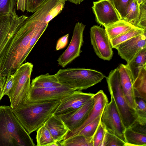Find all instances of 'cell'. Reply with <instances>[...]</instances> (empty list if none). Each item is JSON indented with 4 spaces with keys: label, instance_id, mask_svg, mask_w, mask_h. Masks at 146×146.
Returning <instances> with one entry per match:
<instances>
[{
    "label": "cell",
    "instance_id": "cell-9",
    "mask_svg": "<svg viewBox=\"0 0 146 146\" xmlns=\"http://www.w3.org/2000/svg\"><path fill=\"white\" fill-rule=\"evenodd\" d=\"M101 122L104 124L107 131L125 142L124 132L126 128L112 97L110 102L107 104L103 110Z\"/></svg>",
    "mask_w": 146,
    "mask_h": 146
},
{
    "label": "cell",
    "instance_id": "cell-13",
    "mask_svg": "<svg viewBox=\"0 0 146 146\" xmlns=\"http://www.w3.org/2000/svg\"><path fill=\"white\" fill-rule=\"evenodd\" d=\"M92 9L97 22L105 28L121 20L111 0L93 2Z\"/></svg>",
    "mask_w": 146,
    "mask_h": 146
},
{
    "label": "cell",
    "instance_id": "cell-2",
    "mask_svg": "<svg viewBox=\"0 0 146 146\" xmlns=\"http://www.w3.org/2000/svg\"><path fill=\"white\" fill-rule=\"evenodd\" d=\"M60 101V100H53L26 102L13 109V112L30 134L44 125L54 114Z\"/></svg>",
    "mask_w": 146,
    "mask_h": 146
},
{
    "label": "cell",
    "instance_id": "cell-34",
    "mask_svg": "<svg viewBox=\"0 0 146 146\" xmlns=\"http://www.w3.org/2000/svg\"><path fill=\"white\" fill-rule=\"evenodd\" d=\"M129 128L136 132L146 134V118L138 117Z\"/></svg>",
    "mask_w": 146,
    "mask_h": 146
},
{
    "label": "cell",
    "instance_id": "cell-25",
    "mask_svg": "<svg viewBox=\"0 0 146 146\" xmlns=\"http://www.w3.org/2000/svg\"><path fill=\"white\" fill-rule=\"evenodd\" d=\"M139 5L137 0H130L123 19L136 27L140 13Z\"/></svg>",
    "mask_w": 146,
    "mask_h": 146
},
{
    "label": "cell",
    "instance_id": "cell-22",
    "mask_svg": "<svg viewBox=\"0 0 146 146\" xmlns=\"http://www.w3.org/2000/svg\"><path fill=\"white\" fill-rule=\"evenodd\" d=\"M136 27L123 20H120L105 28L110 40Z\"/></svg>",
    "mask_w": 146,
    "mask_h": 146
},
{
    "label": "cell",
    "instance_id": "cell-38",
    "mask_svg": "<svg viewBox=\"0 0 146 146\" xmlns=\"http://www.w3.org/2000/svg\"><path fill=\"white\" fill-rule=\"evenodd\" d=\"M69 34H67L59 38L58 40L56 46V50H58L64 48L68 42Z\"/></svg>",
    "mask_w": 146,
    "mask_h": 146
},
{
    "label": "cell",
    "instance_id": "cell-19",
    "mask_svg": "<svg viewBox=\"0 0 146 146\" xmlns=\"http://www.w3.org/2000/svg\"><path fill=\"white\" fill-rule=\"evenodd\" d=\"M63 85L59 81L55 74L48 73L40 75L32 79L31 87L34 88H44L59 87Z\"/></svg>",
    "mask_w": 146,
    "mask_h": 146
},
{
    "label": "cell",
    "instance_id": "cell-41",
    "mask_svg": "<svg viewBox=\"0 0 146 146\" xmlns=\"http://www.w3.org/2000/svg\"><path fill=\"white\" fill-rule=\"evenodd\" d=\"M71 3L76 5H79L85 0H67Z\"/></svg>",
    "mask_w": 146,
    "mask_h": 146
},
{
    "label": "cell",
    "instance_id": "cell-23",
    "mask_svg": "<svg viewBox=\"0 0 146 146\" xmlns=\"http://www.w3.org/2000/svg\"><path fill=\"white\" fill-rule=\"evenodd\" d=\"M133 86L135 93L146 101V65L140 69L134 80Z\"/></svg>",
    "mask_w": 146,
    "mask_h": 146
},
{
    "label": "cell",
    "instance_id": "cell-1",
    "mask_svg": "<svg viewBox=\"0 0 146 146\" xmlns=\"http://www.w3.org/2000/svg\"><path fill=\"white\" fill-rule=\"evenodd\" d=\"M53 18L51 10L41 5L25 20L12 40L9 60L12 74L23 63L30 52L29 44L35 31L42 25L48 23Z\"/></svg>",
    "mask_w": 146,
    "mask_h": 146
},
{
    "label": "cell",
    "instance_id": "cell-15",
    "mask_svg": "<svg viewBox=\"0 0 146 146\" xmlns=\"http://www.w3.org/2000/svg\"><path fill=\"white\" fill-rule=\"evenodd\" d=\"M94 104L92 97L87 103L74 111L60 116L69 131H74L82 125L88 118Z\"/></svg>",
    "mask_w": 146,
    "mask_h": 146
},
{
    "label": "cell",
    "instance_id": "cell-6",
    "mask_svg": "<svg viewBox=\"0 0 146 146\" xmlns=\"http://www.w3.org/2000/svg\"><path fill=\"white\" fill-rule=\"evenodd\" d=\"M105 77L111 96L114 101L123 124L126 128H129L138 116L136 110L129 105L124 96L117 68L111 70Z\"/></svg>",
    "mask_w": 146,
    "mask_h": 146
},
{
    "label": "cell",
    "instance_id": "cell-39",
    "mask_svg": "<svg viewBox=\"0 0 146 146\" xmlns=\"http://www.w3.org/2000/svg\"><path fill=\"white\" fill-rule=\"evenodd\" d=\"M27 0H17V10H20L24 12L26 10Z\"/></svg>",
    "mask_w": 146,
    "mask_h": 146
},
{
    "label": "cell",
    "instance_id": "cell-27",
    "mask_svg": "<svg viewBox=\"0 0 146 146\" xmlns=\"http://www.w3.org/2000/svg\"><path fill=\"white\" fill-rule=\"evenodd\" d=\"M143 29L135 27L110 40L112 48H115L121 43L146 32Z\"/></svg>",
    "mask_w": 146,
    "mask_h": 146
},
{
    "label": "cell",
    "instance_id": "cell-31",
    "mask_svg": "<svg viewBox=\"0 0 146 146\" xmlns=\"http://www.w3.org/2000/svg\"><path fill=\"white\" fill-rule=\"evenodd\" d=\"M121 20H123L130 0H111Z\"/></svg>",
    "mask_w": 146,
    "mask_h": 146
},
{
    "label": "cell",
    "instance_id": "cell-11",
    "mask_svg": "<svg viewBox=\"0 0 146 146\" xmlns=\"http://www.w3.org/2000/svg\"><path fill=\"white\" fill-rule=\"evenodd\" d=\"M74 91L63 85L59 87L44 88H34L31 87L25 102L60 100Z\"/></svg>",
    "mask_w": 146,
    "mask_h": 146
},
{
    "label": "cell",
    "instance_id": "cell-40",
    "mask_svg": "<svg viewBox=\"0 0 146 146\" xmlns=\"http://www.w3.org/2000/svg\"><path fill=\"white\" fill-rule=\"evenodd\" d=\"M6 77L2 76L0 78V101L3 88L6 80Z\"/></svg>",
    "mask_w": 146,
    "mask_h": 146
},
{
    "label": "cell",
    "instance_id": "cell-18",
    "mask_svg": "<svg viewBox=\"0 0 146 146\" xmlns=\"http://www.w3.org/2000/svg\"><path fill=\"white\" fill-rule=\"evenodd\" d=\"M53 139L56 142L63 140L69 130L59 116L53 114L45 123Z\"/></svg>",
    "mask_w": 146,
    "mask_h": 146
},
{
    "label": "cell",
    "instance_id": "cell-43",
    "mask_svg": "<svg viewBox=\"0 0 146 146\" xmlns=\"http://www.w3.org/2000/svg\"></svg>",
    "mask_w": 146,
    "mask_h": 146
},
{
    "label": "cell",
    "instance_id": "cell-33",
    "mask_svg": "<svg viewBox=\"0 0 146 146\" xmlns=\"http://www.w3.org/2000/svg\"><path fill=\"white\" fill-rule=\"evenodd\" d=\"M136 105V110L138 117L146 118V101L135 93Z\"/></svg>",
    "mask_w": 146,
    "mask_h": 146
},
{
    "label": "cell",
    "instance_id": "cell-36",
    "mask_svg": "<svg viewBox=\"0 0 146 146\" xmlns=\"http://www.w3.org/2000/svg\"><path fill=\"white\" fill-rule=\"evenodd\" d=\"M14 81L13 74L8 76L6 77V80L3 88L1 97L2 99L4 95L9 96L12 88Z\"/></svg>",
    "mask_w": 146,
    "mask_h": 146
},
{
    "label": "cell",
    "instance_id": "cell-28",
    "mask_svg": "<svg viewBox=\"0 0 146 146\" xmlns=\"http://www.w3.org/2000/svg\"><path fill=\"white\" fill-rule=\"evenodd\" d=\"M102 114L86 125L74 135H80L88 137H93L101 122Z\"/></svg>",
    "mask_w": 146,
    "mask_h": 146
},
{
    "label": "cell",
    "instance_id": "cell-24",
    "mask_svg": "<svg viewBox=\"0 0 146 146\" xmlns=\"http://www.w3.org/2000/svg\"><path fill=\"white\" fill-rule=\"evenodd\" d=\"M93 136L88 137L82 135H74L60 142L61 146H93Z\"/></svg>",
    "mask_w": 146,
    "mask_h": 146
},
{
    "label": "cell",
    "instance_id": "cell-10",
    "mask_svg": "<svg viewBox=\"0 0 146 146\" xmlns=\"http://www.w3.org/2000/svg\"><path fill=\"white\" fill-rule=\"evenodd\" d=\"M90 38L94 52L100 58L109 61L113 55L112 48L105 29L98 25L90 28Z\"/></svg>",
    "mask_w": 146,
    "mask_h": 146
},
{
    "label": "cell",
    "instance_id": "cell-20",
    "mask_svg": "<svg viewBox=\"0 0 146 146\" xmlns=\"http://www.w3.org/2000/svg\"><path fill=\"white\" fill-rule=\"evenodd\" d=\"M124 135L125 146H146V134L127 128L125 130Z\"/></svg>",
    "mask_w": 146,
    "mask_h": 146
},
{
    "label": "cell",
    "instance_id": "cell-12",
    "mask_svg": "<svg viewBox=\"0 0 146 146\" xmlns=\"http://www.w3.org/2000/svg\"><path fill=\"white\" fill-rule=\"evenodd\" d=\"M94 95L79 90H75L60 100V103L53 114L60 116L71 113L88 102Z\"/></svg>",
    "mask_w": 146,
    "mask_h": 146
},
{
    "label": "cell",
    "instance_id": "cell-7",
    "mask_svg": "<svg viewBox=\"0 0 146 146\" xmlns=\"http://www.w3.org/2000/svg\"><path fill=\"white\" fill-rule=\"evenodd\" d=\"M33 67L31 62L23 63L13 74L14 82L8 96L13 109L27 100L31 88V77Z\"/></svg>",
    "mask_w": 146,
    "mask_h": 146
},
{
    "label": "cell",
    "instance_id": "cell-21",
    "mask_svg": "<svg viewBox=\"0 0 146 146\" xmlns=\"http://www.w3.org/2000/svg\"><path fill=\"white\" fill-rule=\"evenodd\" d=\"M126 65L130 70L134 81L137 76L141 68L146 65V48L139 51Z\"/></svg>",
    "mask_w": 146,
    "mask_h": 146
},
{
    "label": "cell",
    "instance_id": "cell-4",
    "mask_svg": "<svg viewBox=\"0 0 146 146\" xmlns=\"http://www.w3.org/2000/svg\"><path fill=\"white\" fill-rule=\"evenodd\" d=\"M55 75L61 84L74 90L86 89L106 77L100 72L82 68L60 69Z\"/></svg>",
    "mask_w": 146,
    "mask_h": 146
},
{
    "label": "cell",
    "instance_id": "cell-42",
    "mask_svg": "<svg viewBox=\"0 0 146 146\" xmlns=\"http://www.w3.org/2000/svg\"><path fill=\"white\" fill-rule=\"evenodd\" d=\"M138 4L140 5L141 4H144L146 3V0H137Z\"/></svg>",
    "mask_w": 146,
    "mask_h": 146
},
{
    "label": "cell",
    "instance_id": "cell-5",
    "mask_svg": "<svg viewBox=\"0 0 146 146\" xmlns=\"http://www.w3.org/2000/svg\"><path fill=\"white\" fill-rule=\"evenodd\" d=\"M27 17L9 14L0 17V77L6 72L15 35Z\"/></svg>",
    "mask_w": 146,
    "mask_h": 146
},
{
    "label": "cell",
    "instance_id": "cell-30",
    "mask_svg": "<svg viewBox=\"0 0 146 146\" xmlns=\"http://www.w3.org/2000/svg\"><path fill=\"white\" fill-rule=\"evenodd\" d=\"M125 143L106 130L101 146H125Z\"/></svg>",
    "mask_w": 146,
    "mask_h": 146
},
{
    "label": "cell",
    "instance_id": "cell-8",
    "mask_svg": "<svg viewBox=\"0 0 146 146\" xmlns=\"http://www.w3.org/2000/svg\"><path fill=\"white\" fill-rule=\"evenodd\" d=\"M85 26L79 21L76 23L68 46L57 60L58 65L62 68L65 67L80 56L84 42L83 33Z\"/></svg>",
    "mask_w": 146,
    "mask_h": 146
},
{
    "label": "cell",
    "instance_id": "cell-26",
    "mask_svg": "<svg viewBox=\"0 0 146 146\" xmlns=\"http://www.w3.org/2000/svg\"><path fill=\"white\" fill-rule=\"evenodd\" d=\"M36 139L37 146H50L56 142L45 123L37 130Z\"/></svg>",
    "mask_w": 146,
    "mask_h": 146
},
{
    "label": "cell",
    "instance_id": "cell-35",
    "mask_svg": "<svg viewBox=\"0 0 146 146\" xmlns=\"http://www.w3.org/2000/svg\"><path fill=\"white\" fill-rule=\"evenodd\" d=\"M140 13L137 27L146 31V3L140 5Z\"/></svg>",
    "mask_w": 146,
    "mask_h": 146
},
{
    "label": "cell",
    "instance_id": "cell-37",
    "mask_svg": "<svg viewBox=\"0 0 146 146\" xmlns=\"http://www.w3.org/2000/svg\"><path fill=\"white\" fill-rule=\"evenodd\" d=\"M46 0H27L26 10L34 13Z\"/></svg>",
    "mask_w": 146,
    "mask_h": 146
},
{
    "label": "cell",
    "instance_id": "cell-29",
    "mask_svg": "<svg viewBox=\"0 0 146 146\" xmlns=\"http://www.w3.org/2000/svg\"><path fill=\"white\" fill-rule=\"evenodd\" d=\"M16 7L17 0H0V17L8 14L17 16Z\"/></svg>",
    "mask_w": 146,
    "mask_h": 146
},
{
    "label": "cell",
    "instance_id": "cell-14",
    "mask_svg": "<svg viewBox=\"0 0 146 146\" xmlns=\"http://www.w3.org/2000/svg\"><path fill=\"white\" fill-rule=\"evenodd\" d=\"M146 32L119 44L115 49L118 54L127 63L142 49L146 48Z\"/></svg>",
    "mask_w": 146,
    "mask_h": 146
},
{
    "label": "cell",
    "instance_id": "cell-3",
    "mask_svg": "<svg viewBox=\"0 0 146 146\" xmlns=\"http://www.w3.org/2000/svg\"><path fill=\"white\" fill-rule=\"evenodd\" d=\"M35 146L11 106H0V146Z\"/></svg>",
    "mask_w": 146,
    "mask_h": 146
},
{
    "label": "cell",
    "instance_id": "cell-32",
    "mask_svg": "<svg viewBox=\"0 0 146 146\" xmlns=\"http://www.w3.org/2000/svg\"><path fill=\"white\" fill-rule=\"evenodd\" d=\"M106 131L105 126L101 122L93 136V146H101Z\"/></svg>",
    "mask_w": 146,
    "mask_h": 146
},
{
    "label": "cell",
    "instance_id": "cell-17",
    "mask_svg": "<svg viewBox=\"0 0 146 146\" xmlns=\"http://www.w3.org/2000/svg\"><path fill=\"white\" fill-rule=\"evenodd\" d=\"M94 101V106L88 116L84 122L79 127L73 131H68L64 139L73 136L85 126L102 114L107 104L108 103L106 95L102 90H100L92 97Z\"/></svg>",
    "mask_w": 146,
    "mask_h": 146
},
{
    "label": "cell",
    "instance_id": "cell-16",
    "mask_svg": "<svg viewBox=\"0 0 146 146\" xmlns=\"http://www.w3.org/2000/svg\"><path fill=\"white\" fill-rule=\"evenodd\" d=\"M117 68L120 74V83L124 96L129 105L136 110L134 81L131 73L126 64H120Z\"/></svg>",
    "mask_w": 146,
    "mask_h": 146
}]
</instances>
